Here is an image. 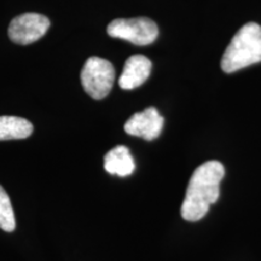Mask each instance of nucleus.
<instances>
[{"instance_id": "nucleus-4", "label": "nucleus", "mask_w": 261, "mask_h": 261, "mask_svg": "<svg viewBox=\"0 0 261 261\" xmlns=\"http://www.w3.org/2000/svg\"><path fill=\"white\" fill-rule=\"evenodd\" d=\"M108 34L112 38L132 42L137 46H146L156 40L159 28L148 17L117 18L108 25Z\"/></svg>"}, {"instance_id": "nucleus-7", "label": "nucleus", "mask_w": 261, "mask_h": 261, "mask_svg": "<svg viewBox=\"0 0 261 261\" xmlns=\"http://www.w3.org/2000/svg\"><path fill=\"white\" fill-rule=\"evenodd\" d=\"M151 61L143 55H135L126 61L123 71L119 79L122 90H133L148 80L151 73Z\"/></svg>"}, {"instance_id": "nucleus-6", "label": "nucleus", "mask_w": 261, "mask_h": 261, "mask_svg": "<svg viewBox=\"0 0 261 261\" xmlns=\"http://www.w3.org/2000/svg\"><path fill=\"white\" fill-rule=\"evenodd\" d=\"M163 117L154 107L133 114L125 123V130L129 136L140 137L145 140H154L161 135Z\"/></svg>"}, {"instance_id": "nucleus-5", "label": "nucleus", "mask_w": 261, "mask_h": 261, "mask_svg": "<svg viewBox=\"0 0 261 261\" xmlns=\"http://www.w3.org/2000/svg\"><path fill=\"white\" fill-rule=\"evenodd\" d=\"M50 28V19L40 14L17 16L9 25L8 34L11 41L18 45H29L38 41Z\"/></svg>"}, {"instance_id": "nucleus-2", "label": "nucleus", "mask_w": 261, "mask_h": 261, "mask_svg": "<svg viewBox=\"0 0 261 261\" xmlns=\"http://www.w3.org/2000/svg\"><path fill=\"white\" fill-rule=\"evenodd\" d=\"M259 62H261V27L250 22L244 24L228 44L221 58V69L225 73H234Z\"/></svg>"}, {"instance_id": "nucleus-8", "label": "nucleus", "mask_w": 261, "mask_h": 261, "mask_svg": "<svg viewBox=\"0 0 261 261\" xmlns=\"http://www.w3.org/2000/svg\"><path fill=\"white\" fill-rule=\"evenodd\" d=\"M104 169L113 175L128 177L136 169V163L128 148L120 145L104 156Z\"/></svg>"}, {"instance_id": "nucleus-10", "label": "nucleus", "mask_w": 261, "mask_h": 261, "mask_svg": "<svg viewBox=\"0 0 261 261\" xmlns=\"http://www.w3.org/2000/svg\"><path fill=\"white\" fill-rule=\"evenodd\" d=\"M16 227L14 208L9 195L0 185V228L5 232H12Z\"/></svg>"}, {"instance_id": "nucleus-3", "label": "nucleus", "mask_w": 261, "mask_h": 261, "mask_svg": "<svg viewBox=\"0 0 261 261\" xmlns=\"http://www.w3.org/2000/svg\"><path fill=\"white\" fill-rule=\"evenodd\" d=\"M115 81V69L109 61L100 57H90L81 70V84L91 98L100 100L112 91Z\"/></svg>"}, {"instance_id": "nucleus-9", "label": "nucleus", "mask_w": 261, "mask_h": 261, "mask_svg": "<svg viewBox=\"0 0 261 261\" xmlns=\"http://www.w3.org/2000/svg\"><path fill=\"white\" fill-rule=\"evenodd\" d=\"M32 133V122L23 117L0 116V140L25 139Z\"/></svg>"}, {"instance_id": "nucleus-1", "label": "nucleus", "mask_w": 261, "mask_h": 261, "mask_svg": "<svg viewBox=\"0 0 261 261\" xmlns=\"http://www.w3.org/2000/svg\"><path fill=\"white\" fill-rule=\"evenodd\" d=\"M224 175L225 168L219 161L204 162L195 169L181 204L182 219L198 221L207 214L211 205L219 198Z\"/></svg>"}]
</instances>
